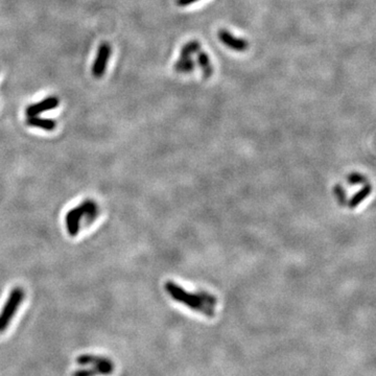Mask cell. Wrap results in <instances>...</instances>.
I'll return each instance as SVG.
<instances>
[{"instance_id": "obj_4", "label": "cell", "mask_w": 376, "mask_h": 376, "mask_svg": "<svg viewBox=\"0 0 376 376\" xmlns=\"http://www.w3.org/2000/svg\"><path fill=\"white\" fill-rule=\"evenodd\" d=\"M111 52H112L111 46L107 42L101 43L98 46L97 53L94 63L92 65V75L94 76V78L100 79L105 75L107 69V64L111 57Z\"/></svg>"}, {"instance_id": "obj_1", "label": "cell", "mask_w": 376, "mask_h": 376, "mask_svg": "<svg viewBox=\"0 0 376 376\" xmlns=\"http://www.w3.org/2000/svg\"><path fill=\"white\" fill-rule=\"evenodd\" d=\"M165 289L168 294L173 297V299L190 307L192 311L202 313L207 317H212L214 315L217 300L211 295L205 293L188 294L183 289L173 282H166Z\"/></svg>"}, {"instance_id": "obj_6", "label": "cell", "mask_w": 376, "mask_h": 376, "mask_svg": "<svg viewBox=\"0 0 376 376\" xmlns=\"http://www.w3.org/2000/svg\"><path fill=\"white\" fill-rule=\"evenodd\" d=\"M219 38L224 45H226L228 48H230L234 51H237V52L246 51L249 47L247 40L233 36L230 31H228L226 29H221L219 31Z\"/></svg>"}, {"instance_id": "obj_10", "label": "cell", "mask_w": 376, "mask_h": 376, "mask_svg": "<svg viewBox=\"0 0 376 376\" xmlns=\"http://www.w3.org/2000/svg\"><path fill=\"white\" fill-rule=\"evenodd\" d=\"M113 372H111L108 369L101 368V367H96V366H90L87 369H80L76 372L73 373V376H107L112 374Z\"/></svg>"}, {"instance_id": "obj_7", "label": "cell", "mask_w": 376, "mask_h": 376, "mask_svg": "<svg viewBox=\"0 0 376 376\" xmlns=\"http://www.w3.org/2000/svg\"><path fill=\"white\" fill-rule=\"evenodd\" d=\"M77 363L80 366H96L101 367L110 370L111 372L114 371V364L110 359L104 357V356H97V355H91V354H85L81 355L77 359Z\"/></svg>"}, {"instance_id": "obj_3", "label": "cell", "mask_w": 376, "mask_h": 376, "mask_svg": "<svg viewBox=\"0 0 376 376\" xmlns=\"http://www.w3.org/2000/svg\"><path fill=\"white\" fill-rule=\"evenodd\" d=\"M24 298V291L21 288H15L11 291L2 312H0V333L7 330L14 316L18 312Z\"/></svg>"}, {"instance_id": "obj_11", "label": "cell", "mask_w": 376, "mask_h": 376, "mask_svg": "<svg viewBox=\"0 0 376 376\" xmlns=\"http://www.w3.org/2000/svg\"><path fill=\"white\" fill-rule=\"evenodd\" d=\"M195 63L191 58L189 59H179L178 62L174 65V69L180 74H188L194 70Z\"/></svg>"}, {"instance_id": "obj_12", "label": "cell", "mask_w": 376, "mask_h": 376, "mask_svg": "<svg viewBox=\"0 0 376 376\" xmlns=\"http://www.w3.org/2000/svg\"><path fill=\"white\" fill-rule=\"evenodd\" d=\"M200 48H201V44L198 41H195V40L189 41L182 47L179 59H189V58H191L192 55L200 51Z\"/></svg>"}, {"instance_id": "obj_5", "label": "cell", "mask_w": 376, "mask_h": 376, "mask_svg": "<svg viewBox=\"0 0 376 376\" xmlns=\"http://www.w3.org/2000/svg\"><path fill=\"white\" fill-rule=\"evenodd\" d=\"M59 105H60V100L58 97L48 96V97L40 100L39 102H36V104H32V105L28 106L25 110V113H26L27 117L37 116L41 113L56 109Z\"/></svg>"}, {"instance_id": "obj_9", "label": "cell", "mask_w": 376, "mask_h": 376, "mask_svg": "<svg viewBox=\"0 0 376 376\" xmlns=\"http://www.w3.org/2000/svg\"><path fill=\"white\" fill-rule=\"evenodd\" d=\"M198 63L203 71L204 78L205 79L211 78V76L213 74V66L211 64V61H210V58L208 57V55L204 51H198Z\"/></svg>"}, {"instance_id": "obj_8", "label": "cell", "mask_w": 376, "mask_h": 376, "mask_svg": "<svg viewBox=\"0 0 376 376\" xmlns=\"http://www.w3.org/2000/svg\"><path fill=\"white\" fill-rule=\"evenodd\" d=\"M26 123L29 127H33V128H38L44 131H52L56 129L57 123L53 119H49V118H42L39 117V115L37 116H28L26 119Z\"/></svg>"}, {"instance_id": "obj_13", "label": "cell", "mask_w": 376, "mask_h": 376, "mask_svg": "<svg viewBox=\"0 0 376 376\" xmlns=\"http://www.w3.org/2000/svg\"><path fill=\"white\" fill-rule=\"evenodd\" d=\"M196 2H198V0H177V5L179 7H186V6L192 5Z\"/></svg>"}, {"instance_id": "obj_2", "label": "cell", "mask_w": 376, "mask_h": 376, "mask_svg": "<svg viewBox=\"0 0 376 376\" xmlns=\"http://www.w3.org/2000/svg\"><path fill=\"white\" fill-rule=\"evenodd\" d=\"M98 213L97 204L93 200H86L81 203L79 206L70 209L65 217V223L68 233L71 236H77L80 228L81 222L84 217L89 221H93Z\"/></svg>"}]
</instances>
